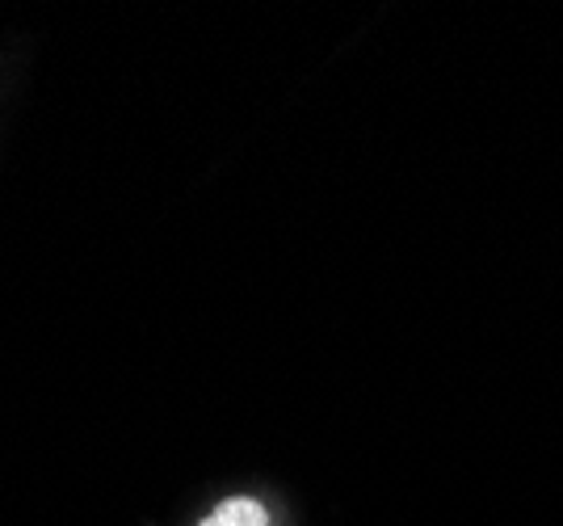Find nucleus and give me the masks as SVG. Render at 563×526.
<instances>
[{"mask_svg":"<svg viewBox=\"0 0 563 526\" xmlns=\"http://www.w3.org/2000/svg\"><path fill=\"white\" fill-rule=\"evenodd\" d=\"M198 526H274V523H269V509L257 497H228V502L214 505Z\"/></svg>","mask_w":563,"mask_h":526,"instance_id":"1","label":"nucleus"}]
</instances>
